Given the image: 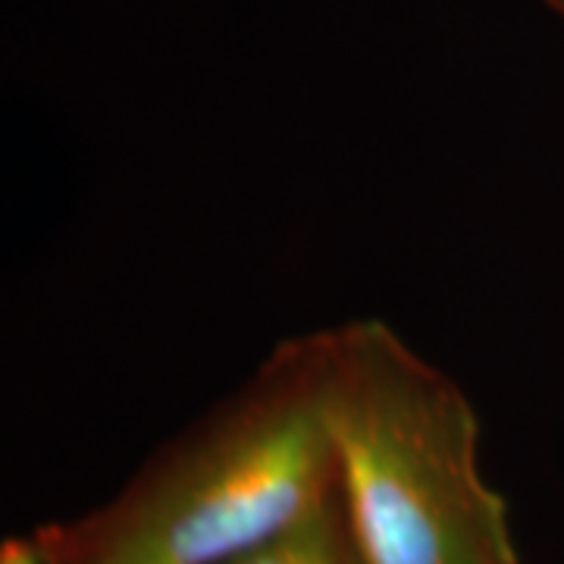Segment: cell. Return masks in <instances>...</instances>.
Here are the masks:
<instances>
[{
  "label": "cell",
  "mask_w": 564,
  "mask_h": 564,
  "mask_svg": "<svg viewBox=\"0 0 564 564\" xmlns=\"http://www.w3.org/2000/svg\"><path fill=\"white\" fill-rule=\"evenodd\" d=\"M0 564H47L44 555L39 552L35 540H22V536H10L0 545Z\"/></svg>",
  "instance_id": "cell-4"
},
{
  "label": "cell",
  "mask_w": 564,
  "mask_h": 564,
  "mask_svg": "<svg viewBox=\"0 0 564 564\" xmlns=\"http://www.w3.org/2000/svg\"><path fill=\"white\" fill-rule=\"evenodd\" d=\"M323 399L326 329L282 339L110 502L32 540L47 564L236 562L339 489Z\"/></svg>",
  "instance_id": "cell-1"
},
{
  "label": "cell",
  "mask_w": 564,
  "mask_h": 564,
  "mask_svg": "<svg viewBox=\"0 0 564 564\" xmlns=\"http://www.w3.org/2000/svg\"><path fill=\"white\" fill-rule=\"evenodd\" d=\"M229 564H370L351 527L343 492L336 489L321 508L289 530Z\"/></svg>",
  "instance_id": "cell-3"
},
{
  "label": "cell",
  "mask_w": 564,
  "mask_h": 564,
  "mask_svg": "<svg viewBox=\"0 0 564 564\" xmlns=\"http://www.w3.org/2000/svg\"><path fill=\"white\" fill-rule=\"evenodd\" d=\"M326 426L370 564H521L464 389L383 321L326 329Z\"/></svg>",
  "instance_id": "cell-2"
},
{
  "label": "cell",
  "mask_w": 564,
  "mask_h": 564,
  "mask_svg": "<svg viewBox=\"0 0 564 564\" xmlns=\"http://www.w3.org/2000/svg\"><path fill=\"white\" fill-rule=\"evenodd\" d=\"M543 3L552 10V13H558V17L564 20V0H543Z\"/></svg>",
  "instance_id": "cell-5"
}]
</instances>
